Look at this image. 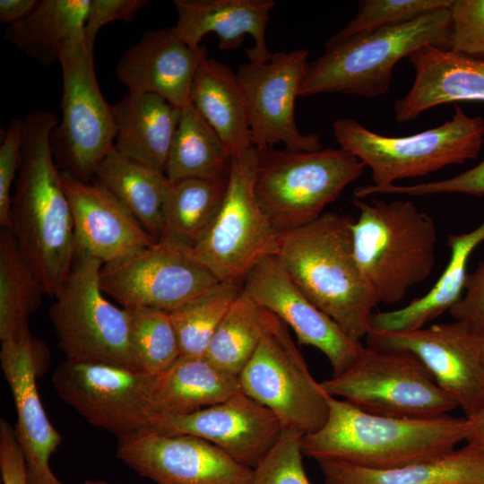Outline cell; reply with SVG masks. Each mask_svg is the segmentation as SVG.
<instances>
[{
    "label": "cell",
    "instance_id": "obj_1",
    "mask_svg": "<svg viewBox=\"0 0 484 484\" xmlns=\"http://www.w3.org/2000/svg\"><path fill=\"white\" fill-rule=\"evenodd\" d=\"M55 113L32 111L22 119L18 177L9 230L45 293L55 297L71 271L76 241L69 200L55 163Z\"/></svg>",
    "mask_w": 484,
    "mask_h": 484
},
{
    "label": "cell",
    "instance_id": "obj_2",
    "mask_svg": "<svg viewBox=\"0 0 484 484\" xmlns=\"http://www.w3.org/2000/svg\"><path fill=\"white\" fill-rule=\"evenodd\" d=\"M351 224L347 216L324 212L281 234L274 256L310 301L361 341L379 302L356 262Z\"/></svg>",
    "mask_w": 484,
    "mask_h": 484
},
{
    "label": "cell",
    "instance_id": "obj_3",
    "mask_svg": "<svg viewBox=\"0 0 484 484\" xmlns=\"http://www.w3.org/2000/svg\"><path fill=\"white\" fill-rule=\"evenodd\" d=\"M467 419L450 414L406 419L365 411L329 397V413L316 431L303 436L304 456L370 469H389L433 458L466 441Z\"/></svg>",
    "mask_w": 484,
    "mask_h": 484
},
{
    "label": "cell",
    "instance_id": "obj_4",
    "mask_svg": "<svg viewBox=\"0 0 484 484\" xmlns=\"http://www.w3.org/2000/svg\"><path fill=\"white\" fill-rule=\"evenodd\" d=\"M356 262L380 303L396 304L430 275L437 232L431 216L411 201L352 200Z\"/></svg>",
    "mask_w": 484,
    "mask_h": 484
},
{
    "label": "cell",
    "instance_id": "obj_5",
    "mask_svg": "<svg viewBox=\"0 0 484 484\" xmlns=\"http://www.w3.org/2000/svg\"><path fill=\"white\" fill-rule=\"evenodd\" d=\"M449 8L339 41L308 63L298 97L340 92L376 98L389 90L395 65L423 46L449 49Z\"/></svg>",
    "mask_w": 484,
    "mask_h": 484
},
{
    "label": "cell",
    "instance_id": "obj_6",
    "mask_svg": "<svg viewBox=\"0 0 484 484\" xmlns=\"http://www.w3.org/2000/svg\"><path fill=\"white\" fill-rule=\"evenodd\" d=\"M257 151L255 198L280 234L320 217L366 168L341 148L297 151L267 146Z\"/></svg>",
    "mask_w": 484,
    "mask_h": 484
},
{
    "label": "cell",
    "instance_id": "obj_7",
    "mask_svg": "<svg viewBox=\"0 0 484 484\" xmlns=\"http://www.w3.org/2000/svg\"><path fill=\"white\" fill-rule=\"evenodd\" d=\"M333 131L340 148L370 169V185L384 187L477 158L484 141V120L455 105L452 119L411 135H383L348 117L336 119Z\"/></svg>",
    "mask_w": 484,
    "mask_h": 484
},
{
    "label": "cell",
    "instance_id": "obj_8",
    "mask_svg": "<svg viewBox=\"0 0 484 484\" xmlns=\"http://www.w3.org/2000/svg\"><path fill=\"white\" fill-rule=\"evenodd\" d=\"M321 384L330 396L378 415L432 419L458 408L424 365L405 351L366 345L348 369Z\"/></svg>",
    "mask_w": 484,
    "mask_h": 484
},
{
    "label": "cell",
    "instance_id": "obj_9",
    "mask_svg": "<svg viewBox=\"0 0 484 484\" xmlns=\"http://www.w3.org/2000/svg\"><path fill=\"white\" fill-rule=\"evenodd\" d=\"M238 382L245 394L278 418L282 429L306 436L328 417L330 395L312 376L289 326L268 310L260 343Z\"/></svg>",
    "mask_w": 484,
    "mask_h": 484
},
{
    "label": "cell",
    "instance_id": "obj_10",
    "mask_svg": "<svg viewBox=\"0 0 484 484\" xmlns=\"http://www.w3.org/2000/svg\"><path fill=\"white\" fill-rule=\"evenodd\" d=\"M102 266L99 259L76 249L67 279L49 309L58 345L69 361L135 368L130 352L129 313L105 298L99 280Z\"/></svg>",
    "mask_w": 484,
    "mask_h": 484
},
{
    "label": "cell",
    "instance_id": "obj_11",
    "mask_svg": "<svg viewBox=\"0 0 484 484\" xmlns=\"http://www.w3.org/2000/svg\"><path fill=\"white\" fill-rule=\"evenodd\" d=\"M257 160L255 147L232 157L222 202L192 249L220 281H243L257 264L274 255L279 245L281 234L255 198Z\"/></svg>",
    "mask_w": 484,
    "mask_h": 484
},
{
    "label": "cell",
    "instance_id": "obj_12",
    "mask_svg": "<svg viewBox=\"0 0 484 484\" xmlns=\"http://www.w3.org/2000/svg\"><path fill=\"white\" fill-rule=\"evenodd\" d=\"M59 63L62 121L52 134L53 154L61 171L90 182L115 145L113 108L99 87L92 46L83 41L66 48Z\"/></svg>",
    "mask_w": 484,
    "mask_h": 484
},
{
    "label": "cell",
    "instance_id": "obj_13",
    "mask_svg": "<svg viewBox=\"0 0 484 484\" xmlns=\"http://www.w3.org/2000/svg\"><path fill=\"white\" fill-rule=\"evenodd\" d=\"M157 374L103 362L65 360L53 383L58 395L91 425L117 437L150 428Z\"/></svg>",
    "mask_w": 484,
    "mask_h": 484
},
{
    "label": "cell",
    "instance_id": "obj_14",
    "mask_svg": "<svg viewBox=\"0 0 484 484\" xmlns=\"http://www.w3.org/2000/svg\"><path fill=\"white\" fill-rule=\"evenodd\" d=\"M100 287L125 309L170 312L220 281L191 248L158 240L123 261L103 264Z\"/></svg>",
    "mask_w": 484,
    "mask_h": 484
},
{
    "label": "cell",
    "instance_id": "obj_15",
    "mask_svg": "<svg viewBox=\"0 0 484 484\" xmlns=\"http://www.w3.org/2000/svg\"><path fill=\"white\" fill-rule=\"evenodd\" d=\"M307 56V50L297 49L272 54L265 63L238 66L237 77L256 149L279 143L297 151L323 149L316 134H303L295 122V100L308 65Z\"/></svg>",
    "mask_w": 484,
    "mask_h": 484
},
{
    "label": "cell",
    "instance_id": "obj_16",
    "mask_svg": "<svg viewBox=\"0 0 484 484\" xmlns=\"http://www.w3.org/2000/svg\"><path fill=\"white\" fill-rule=\"evenodd\" d=\"M366 341L368 347L415 356L465 418L484 403V369L479 358L477 333L461 323L399 332L371 328Z\"/></svg>",
    "mask_w": 484,
    "mask_h": 484
},
{
    "label": "cell",
    "instance_id": "obj_17",
    "mask_svg": "<svg viewBox=\"0 0 484 484\" xmlns=\"http://www.w3.org/2000/svg\"><path fill=\"white\" fill-rule=\"evenodd\" d=\"M117 438V457L158 484H248L252 474L251 468L194 436L147 428Z\"/></svg>",
    "mask_w": 484,
    "mask_h": 484
},
{
    "label": "cell",
    "instance_id": "obj_18",
    "mask_svg": "<svg viewBox=\"0 0 484 484\" xmlns=\"http://www.w3.org/2000/svg\"><path fill=\"white\" fill-rule=\"evenodd\" d=\"M242 290L291 328L300 344L312 346L328 359L337 376L364 350L320 310L291 280L274 255L257 264L245 277Z\"/></svg>",
    "mask_w": 484,
    "mask_h": 484
},
{
    "label": "cell",
    "instance_id": "obj_19",
    "mask_svg": "<svg viewBox=\"0 0 484 484\" xmlns=\"http://www.w3.org/2000/svg\"><path fill=\"white\" fill-rule=\"evenodd\" d=\"M150 428L167 435L201 437L251 469L261 462L282 431L278 418L243 392L193 413L152 415Z\"/></svg>",
    "mask_w": 484,
    "mask_h": 484
},
{
    "label": "cell",
    "instance_id": "obj_20",
    "mask_svg": "<svg viewBox=\"0 0 484 484\" xmlns=\"http://www.w3.org/2000/svg\"><path fill=\"white\" fill-rule=\"evenodd\" d=\"M1 342V367L14 400V431L25 456L29 484H63L49 467L62 438L48 419L36 384L46 349L30 333Z\"/></svg>",
    "mask_w": 484,
    "mask_h": 484
},
{
    "label": "cell",
    "instance_id": "obj_21",
    "mask_svg": "<svg viewBox=\"0 0 484 484\" xmlns=\"http://www.w3.org/2000/svg\"><path fill=\"white\" fill-rule=\"evenodd\" d=\"M60 176L72 210L76 249L109 264L158 241L102 184L84 182L61 170Z\"/></svg>",
    "mask_w": 484,
    "mask_h": 484
},
{
    "label": "cell",
    "instance_id": "obj_22",
    "mask_svg": "<svg viewBox=\"0 0 484 484\" xmlns=\"http://www.w3.org/2000/svg\"><path fill=\"white\" fill-rule=\"evenodd\" d=\"M174 26L149 30L120 56L116 76L129 93H150L184 108L191 103L194 76L200 60Z\"/></svg>",
    "mask_w": 484,
    "mask_h": 484
},
{
    "label": "cell",
    "instance_id": "obj_23",
    "mask_svg": "<svg viewBox=\"0 0 484 484\" xmlns=\"http://www.w3.org/2000/svg\"><path fill=\"white\" fill-rule=\"evenodd\" d=\"M408 59L415 79L408 93L393 104L398 122L416 119L442 104L484 101V58L428 45L413 51Z\"/></svg>",
    "mask_w": 484,
    "mask_h": 484
},
{
    "label": "cell",
    "instance_id": "obj_24",
    "mask_svg": "<svg viewBox=\"0 0 484 484\" xmlns=\"http://www.w3.org/2000/svg\"><path fill=\"white\" fill-rule=\"evenodd\" d=\"M173 4L177 13L176 31L192 49L198 50L209 33L217 35L220 50L238 48L249 34L255 41L246 49L249 62L261 64L272 58L265 30L273 0H175Z\"/></svg>",
    "mask_w": 484,
    "mask_h": 484
},
{
    "label": "cell",
    "instance_id": "obj_25",
    "mask_svg": "<svg viewBox=\"0 0 484 484\" xmlns=\"http://www.w3.org/2000/svg\"><path fill=\"white\" fill-rule=\"evenodd\" d=\"M112 108L117 125L115 149L165 174L182 108L156 94L129 92Z\"/></svg>",
    "mask_w": 484,
    "mask_h": 484
},
{
    "label": "cell",
    "instance_id": "obj_26",
    "mask_svg": "<svg viewBox=\"0 0 484 484\" xmlns=\"http://www.w3.org/2000/svg\"><path fill=\"white\" fill-rule=\"evenodd\" d=\"M325 484H484V450L471 444L389 469L338 461L317 462Z\"/></svg>",
    "mask_w": 484,
    "mask_h": 484
},
{
    "label": "cell",
    "instance_id": "obj_27",
    "mask_svg": "<svg viewBox=\"0 0 484 484\" xmlns=\"http://www.w3.org/2000/svg\"><path fill=\"white\" fill-rule=\"evenodd\" d=\"M190 100L221 139L231 157L254 147L243 91L235 73L223 63L208 57L202 47Z\"/></svg>",
    "mask_w": 484,
    "mask_h": 484
},
{
    "label": "cell",
    "instance_id": "obj_28",
    "mask_svg": "<svg viewBox=\"0 0 484 484\" xmlns=\"http://www.w3.org/2000/svg\"><path fill=\"white\" fill-rule=\"evenodd\" d=\"M239 392L238 376L217 367L205 356H180L156 375L151 394V416L193 413Z\"/></svg>",
    "mask_w": 484,
    "mask_h": 484
},
{
    "label": "cell",
    "instance_id": "obj_29",
    "mask_svg": "<svg viewBox=\"0 0 484 484\" xmlns=\"http://www.w3.org/2000/svg\"><path fill=\"white\" fill-rule=\"evenodd\" d=\"M483 242L484 221L469 232L449 235L450 259L435 285L424 296L401 308L375 313L371 328L389 332L419 329L449 312L463 294L469 258Z\"/></svg>",
    "mask_w": 484,
    "mask_h": 484
},
{
    "label": "cell",
    "instance_id": "obj_30",
    "mask_svg": "<svg viewBox=\"0 0 484 484\" xmlns=\"http://www.w3.org/2000/svg\"><path fill=\"white\" fill-rule=\"evenodd\" d=\"M91 0H40L22 22L9 25L4 38L43 65L60 60L68 48L83 42Z\"/></svg>",
    "mask_w": 484,
    "mask_h": 484
},
{
    "label": "cell",
    "instance_id": "obj_31",
    "mask_svg": "<svg viewBox=\"0 0 484 484\" xmlns=\"http://www.w3.org/2000/svg\"><path fill=\"white\" fill-rule=\"evenodd\" d=\"M95 180L106 186L157 240L165 224L172 182L158 172L121 155L113 147L98 167Z\"/></svg>",
    "mask_w": 484,
    "mask_h": 484
},
{
    "label": "cell",
    "instance_id": "obj_32",
    "mask_svg": "<svg viewBox=\"0 0 484 484\" xmlns=\"http://www.w3.org/2000/svg\"><path fill=\"white\" fill-rule=\"evenodd\" d=\"M231 155L225 144L190 103L181 117L169 151L166 176L171 182L186 178H228Z\"/></svg>",
    "mask_w": 484,
    "mask_h": 484
},
{
    "label": "cell",
    "instance_id": "obj_33",
    "mask_svg": "<svg viewBox=\"0 0 484 484\" xmlns=\"http://www.w3.org/2000/svg\"><path fill=\"white\" fill-rule=\"evenodd\" d=\"M46 294L23 257L12 232L0 230V339L18 340L30 333L29 317Z\"/></svg>",
    "mask_w": 484,
    "mask_h": 484
},
{
    "label": "cell",
    "instance_id": "obj_34",
    "mask_svg": "<svg viewBox=\"0 0 484 484\" xmlns=\"http://www.w3.org/2000/svg\"><path fill=\"white\" fill-rule=\"evenodd\" d=\"M226 187L227 179L186 178L172 182L159 240L193 249L214 218Z\"/></svg>",
    "mask_w": 484,
    "mask_h": 484
},
{
    "label": "cell",
    "instance_id": "obj_35",
    "mask_svg": "<svg viewBox=\"0 0 484 484\" xmlns=\"http://www.w3.org/2000/svg\"><path fill=\"white\" fill-rule=\"evenodd\" d=\"M266 309L243 290L218 325L205 357L221 370L238 376L262 339Z\"/></svg>",
    "mask_w": 484,
    "mask_h": 484
},
{
    "label": "cell",
    "instance_id": "obj_36",
    "mask_svg": "<svg viewBox=\"0 0 484 484\" xmlns=\"http://www.w3.org/2000/svg\"><path fill=\"white\" fill-rule=\"evenodd\" d=\"M243 281H219L169 312L180 356L203 357L224 315L242 291Z\"/></svg>",
    "mask_w": 484,
    "mask_h": 484
},
{
    "label": "cell",
    "instance_id": "obj_37",
    "mask_svg": "<svg viewBox=\"0 0 484 484\" xmlns=\"http://www.w3.org/2000/svg\"><path fill=\"white\" fill-rule=\"evenodd\" d=\"M129 313V344L134 367L159 374L179 357L178 337L169 312L142 307Z\"/></svg>",
    "mask_w": 484,
    "mask_h": 484
},
{
    "label": "cell",
    "instance_id": "obj_38",
    "mask_svg": "<svg viewBox=\"0 0 484 484\" xmlns=\"http://www.w3.org/2000/svg\"><path fill=\"white\" fill-rule=\"evenodd\" d=\"M453 0H362L356 15L329 40L339 41L449 8Z\"/></svg>",
    "mask_w": 484,
    "mask_h": 484
},
{
    "label": "cell",
    "instance_id": "obj_39",
    "mask_svg": "<svg viewBox=\"0 0 484 484\" xmlns=\"http://www.w3.org/2000/svg\"><path fill=\"white\" fill-rule=\"evenodd\" d=\"M303 435L282 429L279 438L252 469L248 484H311L304 470Z\"/></svg>",
    "mask_w": 484,
    "mask_h": 484
},
{
    "label": "cell",
    "instance_id": "obj_40",
    "mask_svg": "<svg viewBox=\"0 0 484 484\" xmlns=\"http://www.w3.org/2000/svg\"><path fill=\"white\" fill-rule=\"evenodd\" d=\"M449 49L484 58V0H453Z\"/></svg>",
    "mask_w": 484,
    "mask_h": 484
},
{
    "label": "cell",
    "instance_id": "obj_41",
    "mask_svg": "<svg viewBox=\"0 0 484 484\" xmlns=\"http://www.w3.org/2000/svg\"><path fill=\"white\" fill-rule=\"evenodd\" d=\"M361 193L366 197L375 194L424 196L438 194H465L484 195V160L473 168L446 179L415 185L394 184L384 187L366 185Z\"/></svg>",
    "mask_w": 484,
    "mask_h": 484
},
{
    "label": "cell",
    "instance_id": "obj_42",
    "mask_svg": "<svg viewBox=\"0 0 484 484\" xmlns=\"http://www.w3.org/2000/svg\"><path fill=\"white\" fill-rule=\"evenodd\" d=\"M22 143V119L13 118L4 132L0 145V225L9 229L11 188L19 170Z\"/></svg>",
    "mask_w": 484,
    "mask_h": 484
},
{
    "label": "cell",
    "instance_id": "obj_43",
    "mask_svg": "<svg viewBox=\"0 0 484 484\" xmlns=\"http://www.w3.org/2000/svg\"><path fill=\"white\" fill-rule=\"evenodd\" d=\"M449 314L471 332L484 333V261L468 274L464 294Z\"/></svg>",
    "mask_w": 484,
    "mask_h": 484
},
{
    "label": "cell",
    "instance_id": "obj_44",
    "mask_svg": "<svg viewBox=\"0 0 484 484\" xmlns=\"http://www.w3.org/2000/svg\"><path fill=\"white\" fill-rule=\"evenodd\" d=\"M146 0H91L85 23V43L94 47L101 27L114 21H132Z\"/></svg>",
    "mask_w": 484,
    "mask_h": 484
},
{
    "label": "cell",
    "instance_id": "obj_45",
    "mask_svg": "<svg viewBox=\"0 0 484 484\" xmlns=\"http://www.w3.org/2000/svg\"><path fill=\"white\" fill-rule=\"evenodd\" d=\"M0 471L4 484H29L25 456L14 428L3 418L0 420Z\"/></svg>",
    "mask_w": 484,
    "mask_h": 484
},
{
    "label": "cell",
    "instance_id": "obj_46",
    "mask_svg": "<svg viewBox=\"0 0 484 484\" xmlns=\"http://www.w3.org/2000/svg\"><path fill=\"white\" fill-rule=\"evenodd\" d=\"M39 0H0V21L9 25L27 18L37 7Z\"/></svg>",
    "mask_w": 484,
    "mask_h": 484
},
{
    "label": "cell",
    "instance_id": "obj_47",
    "mask_svg": "<svg viewBox=\"0 0 484 484\" xmlns=\"http://www.w3.org/2000/svg\"><path fill=\"white\" fill-rule=\"evenodd\" d=\"M468 423L466 443L484 450V403L471 417Z\"/></svg>",
    "mask_w": 484,
    "mask_h": 484
},
{
    "label": "cell",
    "instance_id": "obj_48",
    "mask_svg": "<svg viewBox=\"0 0 484 484\" xmlns=\"http://www.w3.org/2000/svg\"><path fill=\"white\" fill-rule=\"evenodd\" d=\"M478 352L481 366L484 369V333L477 334Z\"/></svg>",
    "mask_w": 484,
    "mask_h": 484
},
{
    "label": "cell",
    "instance_id": "obj_49",
    "mask_svg": "<svg viewBox=\"0 0 484 484\" xmlns=\"http://www.w3.org/2000/svg\"><path fill=\"white\" fill-rule=\"evenodd\" d=\"M82 484H111L104 480H86Z\"/></svg>",
    "mask_w": 484,
    "mask_h": 484
}]
</instances>
